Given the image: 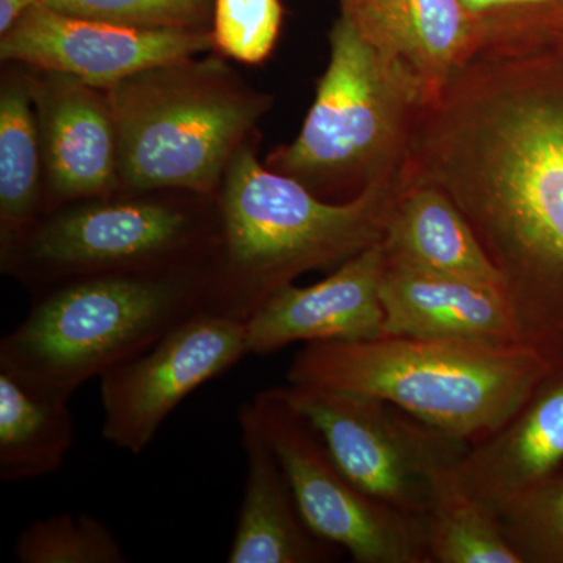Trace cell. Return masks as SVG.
Wrapping results in <instances>:
<instances>
[{
  "instance_id": "cell-26",
  "label": "cell",
  "mask_w": 563,
  "mask_h": 563,
  "mask_svg": "<svg viewBox=\"0 0 563 563\" xmlns=\"http://www.w3.org/2000/svg\"><path fill=\"white\" fill-rule=\"evenodd\" d=\"M282 18L280 0H214V46L233 60L258 65L274 49Z\"/></svg>"
},
{
  "instance_id": "cell-13",
  "label": "cell",
  "mask_w": 563,
  "mask_h": 563,
  "mask_svg": "<svg viewBox=\"0 0 563 563\" xmlns=\"http://www.w3.org/2000/svg\"><path fill=\"white\" fill-rule=\"evenodd\" d=\"M29 81L55 198L103 196L118 184L117 129L103 88L43 70Z\"/></svg>"
},
{
  "instance_id": "cell-11",
  "label": "cell",
  "mask_w": 563,
  "mask_h": 563,
  "mask_svg": "<svg viewBox=\"0 0 563 563\" xmlns=\"http://www.w3.org/2000/svg\"><path fill=\"white\" fill-rule=\"evenodd\" d=\"M214 46L207 31H152L60 13L36 3L0 40L2 62L68 74L107 88L140 70Z\"/></svg>"
},
{
  "instance_id": "cell-25",
  "label": "cell",
  "mask_w": 563,
  "mask_h": 563,
  "mask_svg": "<svg viewBox=\"0 0 563 563\" xmlns=\"http://www.w3.org/2000/svg\"><path fill=\"white\" fill-rule=\"evenodd\" d=\"M214 0H38L60 13L152 29V31H207Z\"/></svg>"
},
{
  "instance_id": "cell-16",
  "label": "cell",
  "mask_w": 563,
  "mask_h": 563,
  "mask_svg": "<svg viewBox=\"0 0 563 563\" xmlns=\"http://www.w3.org/2000/svg\"><path fill=\"white\" fill-rule=\"evenodd\" d=\"M246 455L243 501L229 563H322L335 561V544L309 528L251 404L239 410Z\"/></svg>"
},
{
  "instance_id": "cell-23",
  "label": "cell",
  "mask_w": 563,
  "mask_h": 563,
  "mask_svg": "<svg viewBox=\"0 0 563 563\" xmlns=\"http://www.w3.org/2000/svg\"><path fill=\"white\" fill-rule=\"evenodd\" d=\"M20 563H125L128 554L113 531L88 514H62L33 521L18 533Z\"/></svg>"
},
{
  "instance_id": "cell-3",
  "label": "cell",
  "mask_w": 563,
  "mask_h": 563,
  "mask_svg": "<svg viewBox=\"0 0 563 563\" xmlns=\"http://www.w3.org/2000/svg\"><path fill=\"white\" fill-rule=\"evenodd\" d=\"M551 369L521 343L380 335L307 343L287 379L376 396L474 443L501 428Z\"/></svg>"
},
{
  "instance_id": "cell-4",
  "label": "cell",
  "mask_w": 563,
  "mask_h": 563,
  "mask_svg": "<svg viewBox=\"0 0 563 563\" xmlns=\"http://www.w3.org/2000/svg\"><path fill=\"white\" fill-rule=\"evenodd\" d=\"M211 269L213 263L49 285L0 340V369L70 401L81 385L144 354L202 310Z\"/></svg>"
},
{
  "instance_id": "cell-15",
  "label": "cell",
  "mask_w": 563,
  "mask_h": 563,
  "mask_svg": "<svg viewBox=\"0 0 563 563\" xmlns=\"http://www.w3.org/2000/svg\"><path fill=\"white\" fill-rule=\"evenodd\" d=\"M384 335L521 343L499 287L385 262Z\"/></svg>"
},
{
  "instance_id": "cell-28",
  "label": "cell",
  "mask_w": 563,
  "mask_h": 563,
  "mask_svg": "<svg viewBox=\"0 0 563 563\" xmlns=\"http://www.w3.org/2000/svg\"><path fill=\"white\" fill-rule=\"evenodd\" d=\"M553 54L559 55L563 60V38L559 41L558 46L554 47Z\"/></svg>"
},
{
  "instance_id": "cell-22",
  "label": "cell",
  "mask_w": 563,
  "mask_h": 563,
  "mask_svg": "<svg viewBox=\"0 0 563 563\" xmlns=\"http://www.w3.org/2000/svg\"><path fill=\"white\" fill-rule=\"evenodd\" d=\"M476 55L553 52L563 38V0H461Z\"/></svg>"
},
{
  "instance_id": "cell-27",
  "label": "cell",
  "mask_w": 563,
  "mask_h": 563,
  "mask_svg": "<svg viewBox=\"0 0 563 563\" xmlns=\"http://www.w3.org/2000/svg\"><path fill=\"white\" fill-rule=\"evenodd\" d=\"M36 3L38 0H0V35H5Z\"/></svg>"
},
{
  "instance_id": "cell-6",
  "label": "cell",
  "mask_w": 563,
  "mask_h": 563,
  "mask_svg": "<svg viewBox=\"0 0 563 563\" xmlns=\"http://www.w3.org/2000/svg\"><path fill=\"white\" fill-rule=\"evenodd\" d=\"M329 43L328 69L301 132L266 163L317 196L358 195L372 181L401 172L424 91L346 11L333 24Z\"/></svg>"
},
{
  "instance_id": "cell-18",
  "label": "cell",
  "mask_w": 563,
  "mask_h": 563,
  "mask_svg": "<svg viewBox=\"0 0 563 563\" xmlns=\"http://www.w3.org/2000/svg\"><path fill=\"white\" fill-rule=\"evenodd\" d=\"M385 262L493 285L503 280L465 214L453 199L428 181L407 179L385 225Z\"/></svg>"
},
{
  "instance_id": "cell-8",
  "label": "cell",
  "mask_w": 563,
  "mask_h": 563,
  "mask_svg": "<svg viewBox=\"0 0 563 563\" xmlns=\"http://www.w3.org/2000/svg\"><path fill=\"white\" fill-rule=\"evenodd\" d=\"M282 391L312 422L347 479L401 512L428 517L440 477L472 446L376 396L298 384Z\"/></svg>"
},
{
  "instance_id": "cell-14",
  "label": "cell",
  "mask_w": 563,
  "mask_h": 563,
  "mask_svg": "<svg viewBox=\"0 0 563 563\" xmlns=\"http://www.w3.org/2000/svg\"><path fill=\"white\" fill-rule=\"evenodd\" d=\"M562 465L563 366L551 369L501 428L472 443L455 477L498 515Z\"/></svg>"
},
{
  "instance_id": "cell-19",
  "label": "cell",
  "mask_w": 563,
  "mask_h": 563,
  "mask_svg": "<svg viewBox=\"0 0 563 563\" xmlns=\"http://www.w3.org/2000/svg\"><path fill=\"white\" fill-rule=\"evenodd\" d=\"M74 437L69 401L0 369V481L25 483L57 472Z\"/></svg>"
},
{
  "instance_id": "cell-5",
  "label": "cell",
  "mask_w": 563,
  "mask_h": 563,
  "mask_svg": "<svg viewBox=\"0 0 563 563\" xmlns=\"http://www.w3.org/2000/svg\"><path fill=\"white\" fill-rule=\"evenodd\" d=\"M117 129L118 179L133 191L211 195L244 136L272 107L225 63H166L103 88Z\"/></svg>"
},
{
  "instance_id": "cell-7",
  "label": "cell",
  "mask_w": 563,
  "mask_h": 563,
  "mask_svg": "<svg viewBox=\"0 0 563 563\" xmlns=\"http://www.w3.org/2000/svg\"><path fill=\"white\" fill-rule=\"evenodd\" d=\"M187 209L152 201L74 207L2 242L3 268L36 287L92 274L162 272L201 265L218 250Z\"/></svg>"
},
{
  "instance_id": "cell-1",
  "label": "cell",
  "mask_w": 563,
  "mask_h": 563,
  "mask_svg": "<svg viewBox=\"0 0 563 563\" xmlns=\"http://www.w3.org/2000/svg\"><path fill=\"white\" fill-rule=\"evenodd\" d=\"M407 179L465 214L503 280L520 342L563 366V60L476 55L415 118Z\"/></svg>"
},
{
  "instance_id": "cell-20",
  "label": "cell",
  "mask_w": 563,
  "mask_h": 563,
  "mask_svg": "<svg viewBox=\"0 0 563 563\" xmlns=\"http://www.w3.org/2000/svg\"><path fill=\"white\" fill-rule=\"evenodd\" d=\"M24 81L0 96V228L2 242L35 224L38 207L40 125Z\"/></svg>"
},
{
  "instance_id": "cell-9",
  "label": "cell",
  "mask_w": 563,
  "mask_h": 563,
  "mask_svg": "<svg viewBox=\"0 0 563 563\" xmlns=\"http://www.w3.org/2000/svg\"><path fill=\"white\" fill-rule=\"evenodd\" d=\"M290 484L299 512L318 537L357 563H428V517L401 512L347 479L320 433L282 387L250 401Z\"/></svg>"
},
{
  "instance_id": "cell-24",
  "label": "cell",
  "mask_w": 563,
  "mask_h": 563,
  "mask_svg": "<svg viewBox=\"0 0 563 563\" xmlns=\"http://www.w3.org/2000/svg\"><path fill=\"white\" fill-rule=\"evenodd\" d=\"M521 563H563V465L498 514Z\"/></svg>"
},
{
  "instance_id": "cell-12",
  "label": "cell",
  "mask_w": 563,
  "mask_h": 563,
  "mask_svg": "<svg viewBox=\"0 0 563 563\" xmlns=\"http://www.w3.org/2000/svg\"><path fill=\"white\" fill-rule=\"evenodd\" d=\"M384 268L380 242L318 284L280 288L244 322L250 354H273L298 342H357L384 335Z\"/></svg>"
},
{
  "instance_id": "cell-10",
  "label": "cell",
  "mask_w": 563,
  "mask_h": 563,
  "mask_svg": "<svg viewBox=\"0 0 563 563\" xmlns=\"http://www.w3.org/2000/svg\"><path fill=\"white\" fill-rule=\"evenodd\" d=\"M250 355L246 324L199 310L151 350L101 377L102 435L139 455L184 399Z\"/></svg>"
},
{
  "instance_id": "cell-21",
  "label": "cell",
  "mask_w": 563,
  "mask_h": 563,
  "mask_svg": "<svg viewBox=\"0 0 563 563\" xmlns=\"http://www.w3.org/2000/svg\"><path fill=\"white\" fill-rule=\"evenodd\" d=\"M431 562L521 563L498 515L463 490L453 472L443 474L428 512Z\"/></svg>"
},
{
  "instance_id": "cell-17",
  "label": "cell",
  "mask_w": 563,
  "mask_h": 563,
  "mask_svg": "<svg viewBox=\"0 0 563 563\" xmlns=\"http://www.w3.org/2000/svg\"><path fill=\"white\" fill-rule=\"evenodd\" d=\"M363 35L401 62L432 101L474 57L461 0H340Z\"/></svg>"
},
{
  "instance_id": "cell-2",
  "label": "cell",
  "mask_w": 563,
  "mask_h": 563,
  "mask_svg": "<svg viewBox=\"0 0 563 563\" xmlns=\"http://www.w3.org/2000/svg\"><path fill=\"white\" fill-rule=\"evenodd\" d=\"M224 179L220 242L202 310L242 322L296 277L339 268L383 242L401 188L399 172L344 202L322 201L301 181L262 166L244 144Z\"/></svg>"
}]
</instances>
